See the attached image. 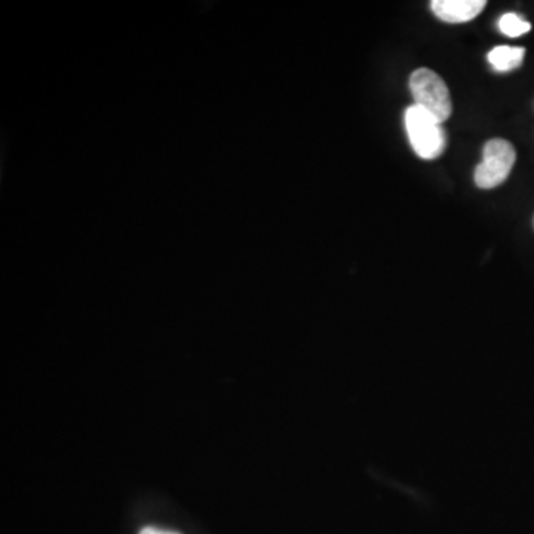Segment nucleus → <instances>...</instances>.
Segmentation results:
<instances>
[{"label":"nucleus","instance_id":"1","mask_svg":"<svg viewBox=\"0 0 534 534\" xmlns=\"http://www.w3.org/2000/svg\"><path fill=\"white\" fill-rule=\"evenodd\" d=\"M405 128L411 146L419 158L432 161L443 155L447 146V135L443 124L434 116L417 106L408 107L405 112Z\"/></svg>","mask_w":534,"mask_h":534},{"label":"nucleus","instance_id":"2","mask_svg":"<svg viewBox=\"0 0 534 534\" xmlns=\"http://www.w3.org/2000/svg\"><path fill=\"white\" fill-rule=\"evenodd\" d=\"M410 89L416 101L414 106L425 110L441 124L450 119L453 113L450 91L438 73L426 67L414 70L410 76Z\"/></svg>","mask_w":534,"mask_h":534},{"label":"nucleus","instance_id":"3","mask_svg":"<svg viewBox=\"0 0 534 534\" xmlns=\"http://www.w3.org/2000/svg\"><path fill=\"white\" fill-rule=\"evenodd\" d=\"M517 153L514 146L503 138H493L484 146L483 161L475 170L474 180L480 189H494L508 180L514 168Z\"/></svg>","mask_w":534,"mask_h":534},{"label":"nucleus","instance_id":"4","mask_svg":"<svg viewBox=\"0 0 534 534\" xmlns=\"http://www.w3.org/2000/svg\"><path fill=\"white\" fill-rule=\"evenodd\" d=\"M486 0H434L432 11L445 23H468L486 8Z\"/></svg>","mask_w":534,"mask_h":534},{"label":"nucleus","instance_id":"5","mask_svg":"<svg viewBox=\"0 0 534 534\" xmlns=\"http://www.w3.org/2000/svg\"><path fill=\"white\" fill-rule=\"evenodd\" d=\"M526 49L521 46H496L489 52V61L491 66L497 72H511L517 69L523 63Z\"/></svg>","mask_w":534,"mask_h":534},{"label":"nucleus","instance_id":"6","mask_svg":"<svg viewBox=\"0 0 534 534\" xmlns=\"http://www.w3.org/2000/svg\"><path fill=\"white\" fill-rule=\"evenodd\" d=\"M499 29L508 38H520L532 30V24L517 14H505L499 20Z\"/></svg>","mask_w":534,"mask_h":534},{"label":"nucleus","instance_id":"7","mask_svg":"<svg viewBox=\"0 0 534 534\" xmlns=\"http://www.w3.org/2000/svg\"><path fill=\"white\" fill-rule=\"evenodd\" d=\"M138 534H180L177 532H170V530L156 529V527H144Z\"/></svg>","mask_w":534,"mask_h":534}]
</instances>
